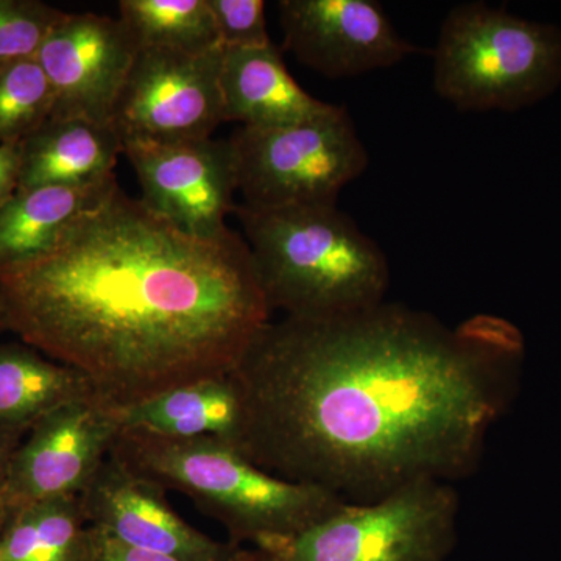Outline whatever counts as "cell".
Segmentation results:
<instances>
[{
  "mask_svg": "<svg viewBox=\"0 0 561 561\" xmlns=\"http://www.w3.org/2000/svg\"><path fill=\"white\" fill-rule=\"evenodd\" d=\"M524 360L511 321L448 327L400 302L268 323L230 378L231 445L261 470L371 504L413 482H459L481 465Z\"/></svg>",
  "mask_w": 561,
  "mask_h": 561,
  "instance_id": "1",
  "label": "cell"
},
{
  "mask_svg": "<svg viewBox=\"0 0 561 561\" xmlns=\"http://www.w3.org/2000/svg\"><path fill=\"white\" fill-rule=\"evenodd\" d=\"M271 313L242 234H191L121 187L51 249L0 264L3 331L114 408L230 375Z\"/></svg>",
  "mask_w": 561,
  "mask_h": 561,
  "instance_id": "2",
  "label": "cell"
},
{
  "mask_svg": "<svg viewBox=\"0 0 561 561\" xmlns=\"http://www.w3.org/2000/svg\"><path fill=\"white\" fill-rule=\"evenodd\" d=\"M234 214L271 311L334 319L386 301L389 260L337 205H241Z\"/></svg>",
  "mask_w": 561,
  "mask_h": 561,
  "instance_id": "3",
  "label": "cell"
},
{
  "mask_svg": "<svg viewBox=\"0 0 561 561\" xmlns=\"http://www.w3.org/2000/svg\"><path fill=\"white\" fill-rule=\"evenodd\" d=\"M110 454L162 490L190 497L239 546L295 537L348 504L330 490L261 470L216 437L171 440L121 431Z\"/></svg>",
  "mask_w": 561,
  "mask_h": 561,
  "instance_id": "4",
  "label": "cell"
},
{
  "mask_svg": "<svg viewBox=\"0 0 561 561\" xmlns=\"http://www.w3.org/2000/svg\"><path fill=\"white\" fill-rule=\"evenodd\" d=\"M561 84V28L483 2L449 11L434 50L435 92L459 111H515Z\"/></svg>",
  "mask_w": 561,
  "mask_h": 561,
  "instance_id": "5",
  "label": "cell"
},
{
  "mask_svg": "<svg viewBox=\"0 0 561 561\" xmlns=\"http://www.w3.org/2000/svg\"><path fill=\"white\" fill-rule=\"evenodd\" d=\"M453 483L413 482L371 504H345L308 530L251 549L253 561H446L457 545Z\"/></svg>",
  "mask_w": 561,
  "mask_h": 561,
  "instance_id": "6",
  "label": "cell"
},
{
  "mask_svg": "<svg viewBox=\"0 0 561 561\" xmlns=\"http://www.w3.org/2000/svg\"><path fill=\"white\" fill-rule=\"evenodd\" d=\"M228 140L238 192L251 208L337 205L370 162L348 110L337 105L301 124L241 127Z\"/></svg>",
  "mask_w": 561,
  "mask_h": 561,
  "instance_id": "7",
  "label": "cell"
},
{
  "mask_svg": "<svg viewBox=\"0 0 561 561\" xmlns=\"http://www.w3.org/2000/svg\"><path fill=\"white\" fill-rule=\"evenodd\" d=\"M224 49L136 50L111 124L122 142L208 139L225 121Z\"/></svg>",
  "mask_w": 561,
  "mask_h": 561,
  "instance_id": "8",
  "label": "cell"
},
{
  "mask_svg": "<svg viewBox=\"0 0 561 561\" xmlns=\"http://www.w3.org/2000/svg\"><path fill=\"white\" fill-rule=\"evenodd\" d=\"M119 432L116 408L98 394L43 416L11 454L2 494L7 522L36 502L80 496L108 459Z\"/></svg>",
  "mask_w": 561,
  "mask_h": 561,
  "instance_id": "9",
  "label": "cell"
},
{
  "mask_svg": "<svg viewBox=\"0 0 561 561\" xmlns=\"http://www.w3.org/2000/svg\"><path fill=\"white\" fill-rule=\"evenodd\" d=\"M122 153L138 175L142 197L181 230L214 238L228 230L238 192L230 140L213 138L157 142L130 139Z\"/></svg>",
  "mask_w": 561,
  "mask_h": 561,
  "instance_id": "10",
  "label": "cell"
},
{
  "mask_svg": "<svg viewBox=\"0 0 561 561\" xmlns=\"http://www.w3.org/2000/svg\"><path fill=\"white\" fill-rule=\"evenodd\" d=\"M284 49L328 79L387 69L420 51L376 0H280Z\"/></svg>",
  "mask_w": 561,
  "mask_h": 561,
  "instance_id": "11",
  "label": "cell"
},
{
  "mask_svg": "<svg viewBox=\"0 0 561 561\" xmlns=\"http://www.w3.org/2000/svg\"><path fill=\"white\" fill-rule=\"evenodd\" d=\"M88 526L175 561H253L251 549L214 540L175 513L161 486L108 456L80 493Z\"/></svg>",
  "mask_w": 561,
  "mask_h": 561,
  "instance_id": "12",
  "label": "cell"
},
{
  "mask_svg": "<svg viewBox=\"0 0 561 561\" xmlns=\"http://www.w3.org/2000/svg\"><path fill=\"white\" fill-rule=\"evenodd\" d=\"M135 57L119 18L62 14L36 55L54 91L50 119L111 124Z\"/></svg>",
  "mask_w": 561,
  "mask_h": 561,
  "instance_id": "13",
  "label": "cell"
},
{
  "mask_svg": "<svg viewBox=\"0 0 561 561\" xmlns=\"http://www.w3.org/2000/svg\"><path fill=\"white\" fill-rule=\"evenodd\" d=\"M225 121L242 127H286L332 110L302 90L275 44L257 49H224L220 68Z\"/></svg>",
  "mask_w": 561,
  "mask_h": 561,
  "instance_id": "14",
  "label": "cell"
},
{
  "mask_svg": "<svg viewBox=\"0 0 561 561\" xmlns=\"http://www.w3.org/2000/svg\"><path fill=\"white\" fill-rule=\"evenodd\" d=\"M121 153L113 124L49 119L20 144L18 191L94 183L113 175Z\"/></svg>",
  "mask_w": 561,
  "mask_h": 561,
  "instance_id": "15",
  "label": "cell"
},
{
  "mask_svg": "<svg viewBox=\"0 0 561 561\" xmlns=\"http://www.w3.org/2000/svg\"><path fill=\"white\" fill-rule=\"evenodd\" d=\"M121 431L171 440L216 437L231 443L241 421L238 389L228 376L205 379L116 408Z\"/></svg>",
  "mask_w": 561,
  "mask_h": 561,
  "instance_id": "16",
  "label": "cell"
},
{
  "mask_svg": "<svg viewBox=\"0 0 561 561\" xmlns=\"http://www.w3.org/2000/svg\"><path fill=\"white\" fill-rule=\"evenodd\" d=\"M119 190L116 173L77 186L16 191L0 205V264L51 249L65 232Z\"/></svg>",
  "mask_w": 561,
  "mask_h": 561,
  "instance_id": "17",
  "label": "cell"
},
{
  "mask_svg": "<svg viewBox=\"0 0 561 561\" xmlns=\"http://www.w3.org/2000/svg\"><path fill=\"white\" fill-rule=\"evenodd\" d=\"M95 394L83 375L27 343L0 345V435L24 437L47 413Z\"/></svg>",
  "mask_w": 561,
  "mask_h": 561,
  "instance_id": "18",
  "label": "cell"
},
{
  "mask_svg": "<svg viewBox=\"0 0 561 561\" xmlns=\"http://www.w3.org/2000/svg\"><path fill=\"white\" fill-rule=\"evenodd\" d=\"M88 537L79 496L36 502L0 530V561H84Z\"/></svg>",
  "mask_w": 561,
  "mask_h": 561,
  "instance_id": "19",
  "label": "cell"
},
{
  "mask_svg": "<svg viewBox=\"0 0 561 561\" xmlns=\"http://www.w3.org/2000/svg\"><path fill=\"white\" fill-rule=\"evenodd\" d=\"M119 13L136 50L205 51L220 47L208 0H121Z\"/></svg>",
  "mask_w": 561,
  "mask_h": 561,
  "instance_id": "20",
  "label": "cell"
},
{
  "mask_svg": "<svg viewBox=\"0 0 561 561\" xmlns=\"http://www.w3.org/2000/svg\"><path fill=\"white\" fill-rule=\"evenodd\" d=\"M54 91L35 58L0 68V144L20 146L54 113Z\"/></svg>",
  "mask_w": 561,
  "mask_h": 561,
  "instance_id": "21",
  "label": "cell"
},
{
  "mask_svg": "<svg viewBox=\"0 0 561 561\" xmlns=\"http://www.w3.org/2000/svg\"><path fill=\"white\" fill-rule=\"evenodd\" d=\"M62 14L36 0H0V68L35 58Z\"/></svg>",
  "mask_w": 561,
  "mask_h": 561,
  "instance_id": "22",
  "label": "cell"
},
{
  "mask_svg": "<svg viewBox=\"0 0 561 561\" xmlns=\"http://www.w3.org/2000/svg\"><path fill=\"white\" fill-rule=\"evenodd\" d=\"M264 0H208L221 49L271 46Z\"/></svg>",
  "mask_w": 561,
  "mask_h": 561,
  "instance_id": "23",
  "label": "cell"
},
{
  "mask_svg": "<svg viewBox=\"0 0 561 561\" xmlns=\"http://www.w3.org/2000/svg\"><path fill=\"white\" fill-rule=\"evenodd\" d=\"M84 561H175L160 553L131 548L103 531L90 527L88 551Z\"/></svg>",
  "mask_w": 561,
  "mask_h": 561,
  "instance_id": "24",
  "label": "cell"
},
{
  "mask_svg": "<svg viewBox=\"0 0 561 561\" xmlns=\"http://www.w3.org/2000/svg\"><path fill=\"white\" fill-rule=\"evenodd\" d=\"M20 171V146L0 144V205L18 191Z\"/></svg>",
  "mask_w": 561,
  "mask_h": 561,
  "instance_id": "25",
  "label": "cell"
},
{
  "mask_svg": "<svg viewBox=\"0 0 561 561\" xmlns=\"http://www.w3.org/2000/svg\"><path fill=\"white\" fill-rule=\"evenodd\" d=\"M22 437L16 435H0V530L5 526L7 518L3 513L2 494L3 485H5L7 468H9L11 454H13L16 446L20 445Z\"/></svg>",
  "mask_w": 561,
  "mask_h": 561,
  "instance_id": "26",
  "label": "cell"
},
{
  "mask_svg": "<svg viewBox=\"0 0 561 561\" xmlns=\"http://www.w3.org/2000/svg\"><path fill=\"white\" fill-rule=\"evenodd\" d=\"M0 332H3L2 323H0Z\"/></svg>",
  "mask_w": 561,
  "mask_h": 561,
  "instance_id": "27",
  "label": "cell"
}]
</instances>
